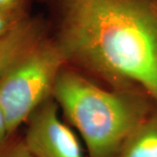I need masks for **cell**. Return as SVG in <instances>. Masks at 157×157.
<instances>
[{"label": "cell", "mask_w": 157, "mask_h": 157, "mask_svg": "<svg viewBox=\"0 0 157 157\" xmlns=\"http://www.w3.org/2000/svg\"><path fill=\"white\" fill-rule=\"evenodd\" d=\"M67 59L157 101V0H52Z\"/></svg>", "instance_id": "cell-1"}, {"label": "cell", "mask_w": 157, "mask_h": 157, "mask_svg": "<svg viewBox=\"0 0 157 157\" xmlns=\"http://www.w3.org/2000/svg\"><path fill=\"white\" fill-rule=\"evenodd\" d=\"M52 94L84 140L89 157H116L129 135L146 119L139 100L93 84L61 70Z\"/></svg>", "instance_id": "cell-2"}, {"label": "cell", "mask_w": 157, "mask_h": 157, "mask_svg": "<svg viewBox=\"0 0 157 157\" xmlns=\"http://www.w3.org/2000/svg\"><path fill=\"white\" fill-rule=\"evenodd\" d=\"M66 59L59 43L42 37L0 79V109L9 136L48 100Z\"/></svg>", "instance_id": "cell-3"}, {"label": "cell", "mask_w": 157, "mask_h": 157, "mask_svg": "<svg viewBox=\"0 0 157 157\" xmlns=\"http://www.w3.org/2000/svg\"><path fill=\"white\" fill-rule=\"evenodd\" d=\"M23 140L34 157H85L76 135L60 119L58 103L49 99L30 116Z\"/></svg>", "instance_id": "cell-4"}, {"label": "cell", "mask_w": 157, "mask_h": 157, "mask_svg": "<svg viewBox=\"0 0 157 157\" xmlns=\"http://www.w3.org/2000/svg\"><path fill=\"white\" fill-rule=\"evenodd\" d=\"M42 37L40 25L26 17L0 36V79L11 65Z\"/></svg>", "instance_id": "cell-5"}, {"label": "cell", "mask_w": 157, "mask_h": 157, "mask_svg": "<svg viewBox=\"0 0 157 157\" xmlns=\"http://www.w3.org/2000/svg\"><path fill=\"white\" fill-rule=\"evenodd\" d=\"M116 157H157V117L142 121L125 140Z\"/></svg>", "instance_id": "cell-6"}, {"label": "cell", "mask_w": 157, "mask_h": 157, "mask_svg": "<svg viewBox=\"0 0 157 157\" xmlns=\"http://www.w3.org/2000/svg\"><path fill=\"white\" fill-rule=\"evenodd\" d=\"M0 157H34L24 140L7 142L5 140L0 145Z\"/></svg>", "instance_id": "cell-7"}, {"label": "cell", "mask_w": 157, "mask_h": 157, "mask_svg": "<svg viewBox=\"0 0 157 157\" xmlns=\"http://www.w3.org/2000/svg\"><path fill=\"white\" fill-rule=\"evenodd\" d=\"M0 12L17 18H24L23 0H0Z\"/></svg>", "instance_id": "cell-8"}, {"label": "cell", "mask_w": 157, "mask_h": 157, "mask_svg": "<svg viewBox=\"0 0 157 157\" xmlns=\"http://www.w3.org/2000/svg\"><path fill=\"white\" fill-rule=\"evenodd\" d=\"M25 18V17H24ZM24 18H17L0 12V36L7 33L13 29Z\"/></svg>", "instance_id": "cell-9"}, {"label": "cell", "mask_w": 157, "mask_h": 157, "mask_svg": "<svg viewBox=\"0 0 157 157\" xmlns=\"http://www.w3.org/2000/svg\"><path fill=\"white\" fill-rule=\"evenodd\" d=\"M9 137L8 131H7V126H6V120L4 117V114L0 109V145L6 140Z\"/></svg>", "instance_id": "cell-10"}]
</instances>
